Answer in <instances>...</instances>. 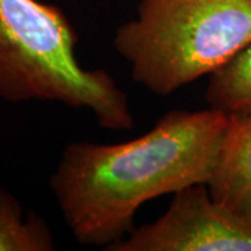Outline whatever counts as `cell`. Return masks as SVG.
<instances>
[{"label": "cell", "mask_w": 251, "mask_h": 251, "mask_svg": "<svg viewBox=\"0 0 251 251\" xmlns=\"http://www.w3.org/2000/svg\"><path fill=\"white\" fill-rule=\"evenodd\" d=\"M227 125L215 109L173 110L131 141L67 144L50 188L75 240L108 250L134 229L143 204L206 183Z\"/></svg>", "instance_id": "1"}, {"label": "cell", "mask_w": 251, "mask_h": 251, "mask_svg": "<svg viewBox=\"0 0 251 251\" xmlns=\"http://www.w3.org/2000/svg\"><path fill=\"white\" fill-rule=\"evenodd\" d=\"M78 36L62 10L38 0H0V99L88 109L98 125L130 130L128 97L105 70L75 56Z\"/></svg>", "instance_id": "2"}, {"label": "cell", "mask_w": 251, "mask_h": 251, "mask_svg": "<svg viewBox=\"0 0 251 251\" xmlns=\"http://www.w3.org/2000/svg\"><path fill=\"white\" fill-rule=\"evenodd\" d=\"M251 42V0H141L113 46L133 80L169 95L211 75Z\"/></svg>", "instance_id": "3"}, {"label": "cell", "mask_w": 251, "mask_h": 251, "mask_svg": "<svg viewBox=\"0 0 251 251\" xmlns=\"http://www.w3.org/2000/svg\"><path fill=\"white\" fill-rule=\"evenodd\" d=\"M109 251H251V224L212 198L206 183L173 194L166 212Z\"/></svg>", "instance_id": "4"}, {"label": "cell", "mask_w": 251, "mask_h": 251, "mask_svg": "<svg viewBox=\"0 0 251 251\" xmlns=\"http://www.w3.org/2000/svg\"><path fill=\"white\" fill-rule=\"evenodd\" d=\"M206 186L216 202L251 224V113L229 116Z\"/></svg>", "instance_id": "5"}, {"label": "cell", "mask_w": 251, "mask_h": 251, "mask_svg": "<svg viewBox=\"0 0 251 251\" xmlns=\"http://www.w3.org/2000/svg\"><path fill=\"white\" fill-rule=\"evenodd\" d=\"M208 106L227 116L251 113V42L232 60L209 75Z\"/></svg>", "instance_id": "6"}, {"label": "cell", "mask_w": 251, "mask_h": 251, "mask_svg": "<svg viewBox=\"0 0 251 251\" xmlns=\"http://www.w3.org/2000/svg\"><path fill=\"white\" fill-rule=\"evenodd\" d=\"M54 242L49 226L0 188V251H50Z\"/></svg>", "instance_id": "7"}]
</instances>
